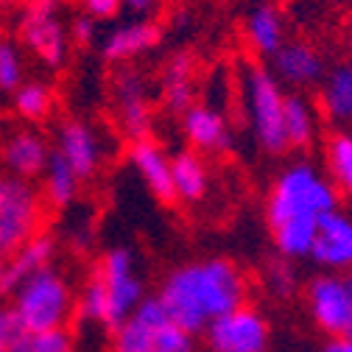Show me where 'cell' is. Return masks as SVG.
Instances as JSON below:
<instances>
[{
	"label": "cell",
	"instance_id": "1",
	"mask_svg": "<svg viewBox=\"0 0 352 352\" xmlns=\"http://www.w3.org/2000/svg\"><path fill=\"white\" fill-rule=\"evenodd\" d=\"M157 296L173 324L199 336L212 319L246 305L249 285L232 260L207 257L168 272Z\"/></svg>",
	"mask_w": 352,
	"mask_h": 352
},
{
	"label": "cell",
	"instance_id": "2",
	"mask_svg": "<svg viewBox=\"0 0 352 352\" xmlns=\"http://www.w3.org/2000/svg\"><path fill=\"white\" fill-rule=\"evenodd\" d=\"M336 185L319 173L314 162H294L280 170L266 201V221L272 230L288 221H319L330 210H338Z\"/></svg>",
	"mask_w": 352,
	"mask_h": 352
},
{
	"label": "cell",
	"instance_id": "3",
	"mask_svg": "<svg viewBox=\"0 0 352 352\" xmlns=\"http://www.w3.org/2000/svg\"><path fill=\"white\" fill-rule=\"evenodd\" d=\"M12 311L25 333H45L67 327L70 314L76 311V299L65 274L54 266L25 277L12 294Z\"/></svg>",
	"mask_w": 352,
	"mask_h": 352
},
{
	"label": "cell",
	"instance_id": "4",
	"mask_svg": "<svg viewBox=\"0 0 352 352\" xmlns=\"http://www.w3.org/2000/svg\"><path fill=\"white\" fill-rule=\"evenodd\" d=\"M241 84H243L246 120L254 143L274 157L291 148L285 135V93L274 73L263 65H246Z\"/></svg>",
	"mask_w": 352,
	"mask_h": 352
},
{
	"label": "cell",
	"instance_id": "5",
	"mask_svg": "<svg viewBox=\"0 0 352 352\" xmlns=\"http://www.w3.org/2000/svg\"><path fill=\"white\" fill-rule=\"evenodd\" d=\"M45 199L31 182L12 173L0 176V254L12 257L28 238L39 232Z\"/></svg>",
	"mask_w": 352,
	"mask_h": 352
},
{
	"label": "cell",
	"instance_id": "6",
	"mask_svg": "<svg viewBox=\"0 0 352 352\" xmlns=\"http://www.w3.org/2000/svg\"><path fill=\"white\" fill-rule=\"evenodd\" d=\"M20 45L36 56L48 70H62L70 54V34L62 25L56 6L25 3L20 23H17Z\"/></svg>",
	"mask_w": 352,
	"mask_h": 352
},
{
	"label": "cell",
	"instance_id": "7",
	"mask_svg": "<svg viewBox=\"0 0 352 352\" xmlns=\"http://www.w3.org/2000/svg\"><path fill=\"white\" fill-rule=\"evenodd\" d=\"M107 288V296H109V330L115 333L131 314L135 307L143 302L146 296V288H143V280L138 274V266H135V254L126 246H115L109 249L101 263H98V272H96Z\"/></svg>",
	"mask_w": 352,
	"mask_h": 352
},
{
	"label": "cell",
	"instance_id": "8",
	"mask_svg": "<svg viewBox=\"0 0 352 352\" xmlns=\"http://www.w3.org/2000/svg\"><path fill=\"white\" fill-rule=\"evenodd\" d=\"M269 322L257 307L241 305L207 324L204 341L210 352H269Z\"/></svg>",
	"mask_w": 352,
	"mask_h": 352
},
{
	"label": "cell",
	"instance_id": "9",
	"mask_svg": "<svg viewBox=\"0 0 352 352\" xmlns=\"http://www.w3.org/2000/svg\"><path fill=\"white\" fill-rule=\"evenodd\" d=\"M112 104L120 123V131L131 140H146L151 138L154 129V109H151V93H148V78L138 67H120L112 78Z\"/></svg>",
	"mask_w": 352,
	"mask_h": 352
},
{
	"label": "cell",
	"instance_id": "10",
	"mask_svg": "<svg viewBox=\"0 0 352 352\" xmlns=\"http://www.w3.org/2000/svg\"><path fill=\"white\" fill-rule=\"evenodd\" d=\"M305 299L311 319L327 336H344L352 324V277H341L333 272L319 274L307 283Z\"/></svg>",
	"mask_w": 352,
	"mask_h": 352
},
{
	"label": "cell",
	"instance_id": "11",
	"mask_svg": "<svg viewBox=\"0 0 352 352\" xmlns=\"http://www.w3.org/2000/svg\"><path fill=\"white\" fill-rule=\"evenodd\" d=\"M56 151L67 160L81 182L93 179L104 162V140L98 129L87 120H65L56 131Z\"/></svg>",
	"mask_w": 352,
	"mask_h": 352
},
{
	"label": "cell",
	"instance_id": "12",
	"mask_svg": "<svg viewBox=\"0 0 352 352\" xmlns=\"http://www.w3.org/2000/svg\"><path fill=\"white\" fill-rule=\"evenodd\" d=\"M54 148L48 146V140L34 129H17L3 140L0 146V162L6 165V170L17 179H39L48 168Z\"/></svg>",
	"mask_w": 352,
	"mask_h": 352
},
{
	"label": "cell",
	"instance_id": "13",
	"mask_svg": "<svg viewBox=\"0 0 352 352\" xmlns=\"http://www.w3.org/2000/svg\"><path fill=\"white\" fill-rule=\"evenodd\" d=\"M182 135L193 151L224 154L232 146V126L221 109L210 104H193L182 115Z\"/></svg>",
	"mask_w": 352,
	"mask_h": 352
},
{
	"label": "cell",
	"instance_id": "14",
	"mask_svg": "<svg viewBox=\"0 0 352 352\" xmlns=\"http://www.w3.org/2000/svg\"><path fill=\"white\" fill-rule=\"evenodd\" d=\"M311 260L327 272L352 269V218L330 210L319 218V238L314 243Z\"/></svg>",
	"mask_w": 352,
	"mask_h": 352
},
{
	"label": "cell",
	"instance_id": "15",
	"mask_svg": "<svg viewBox=\"0 0 352 352\" xmlns=\"http://www.w3.org/2000/svg\"><path fill=\"white\" fill-rule=\"evenodd\" d=\"M129 162L138 170V176L143 179V185L148 188V193L162 201V204H173L176 201V190H173V173H170V157L165 154V148L146 138L131 143L129 148Z\"/></svg>",
	"mask_w": 352,
	"mask_h": 352
},
{
	"label": "cell",
	"instance_id": "16",
	"mask_svg": "<svg viewBox=\"0 0 352 352\" xmlns=\"http://www.w3.org/2000/svg\"><path fill=\"white\" fill-rule=\"evenodd\" d=\"M272 73L280 84L288 87H311L324 78V59L307 42H285L272 56Z\"/></svg>",
	"mask_w": 352,
	"mask_h": 352
},
{
	"label": "cell",
	"instance_id": "17",
	"mask_svg": "<svg viewBox=\"0 0 352 352\" xmlns=\"http://www.w3.org/2000/svg\"><path fill=\"white\" fill-rule=\"evenodd\" d=\"M160 42H162V31L157 23H148V20L123 23L101 39V56L112 65H123L154 51Z\"/></svg>",
	"mask_w": 352,
	"mask_h": 352
},
{
	"label": "cell",
	"instance_id": "18",
	"mask_svg": "<svg viewBox=\"0 0 352 352\" xmlns=\"http://www.w3.org/2000/svg\"><path fill=\"white\" fill-rule=\"evenodd\" d=\"M59 252V241L51 232H36L28 238L12 257H6V294H12L25 277L54 266Z\"/></svg>",
	"mask_w": 352,
	"mask_h": 352
},
{
	"label": "cell",
	"instance_id": "19",
	"mask_svg": "<svg viewBox=\"0 0 352 352\" xmlns=\"http://www.w3.org/2000/svg\"><path fill=\"white\" fill-rule=\"evenodd\" d=\"M162 98L173 115H185L196 104L193 87V56L188 51L173 54L162 70Z\"/></svg>",
	"mask_w": 352,
	"mask_h": 352
},
{
	"label": "cell",
	"instance_id": "20",
	"mask_svg": "<svg viewBox=\"0 0 352 352\" xmlns=\"http://www.w3.org/2000/svg\"><path fill=\"white\" fill-rule=\"evenodd\" d=\"M170 173H173V190L176 201L196 204L207 196L210 190V170L207 162L201 160L199 151H179L170 160Z\"/></svg>",
	"mask_w": 352,
	"mask_h": 352
},
{
	"label": "cell",
	"instance_id": "21",
	"mask_svg": "<svg viewBox=\"0 0 352 352\" xmlns=\"http://www.w3.org/2000/svg\"><path fill=\"white\" fill-rule=\"evenodd\" d=\"M246 42L257 56H274L285 45L283 14L272 3H260L246 17Z\"/></svg>",
	"mask_w": 352,
	"mask_h": 352
},
{
	"label": "cell",
	"instance_id": "22",
	"mask_svg": "<svg viewBox=\"0 0 352 352\" xmlns=\"http://www.w3.org/2000/svg\"><path fill=\"white\" fill-rule=\"evenodd\" d=\"M78 188H81V179L76 176V170L54 148L48 168L42 173V199H45V204L54 210H67L78 199Z\"/></svg>",
	"mask_w": 352,
	"mask_h": 352
},
{
	"label": "cell",
	"instance_id": "23",
	"mask_svg": "<svg viewBox=\"0 0 352 352\" xmlns=\"http://www.w3.org/2000/svg\"><path fill=\"white\" fill-rule=\"evenodd\" d=\"M322 109L330 120L352 126V59L330 70L322 84Z\"/></svg>",
	"mask_w": 352,
	"mask_h": 352
},
{
	"label": "cell",
	"instance_id": "24",
	"mask_svg": "<svg viewBox=\"0 0 352 352\" xmlns=\"http://www.w3.org/2000/svg\"><path fill=\"white\" fill-rule=\"evenodd\" d=\"M319 131L316 107L302 96H285V135L291 148H311Z\"/></svg>",
	"mask_w": 352,
	"mask_h": 352
},
{
	"label": "cell",
	"instance_id": "25",
	"mask_svg": "<svg viewBox=\"0 0 352 352\" xmlns=\"http://www.w3.org/2000/svg\"><path fill=\"white\" fill-rule=\"evenodd\" d=\"M324 160L330 182L352 196V131H336L324 143Z\"/></svg>",
	"mask_w": 352,
	"mask_h": 352
},
{
	"label": "cell",
	"instance_id": "26",
	"mask_svg": "<svg viewBox=\"0 0 352 352\" xmlns=\"http://www.w3.org/2000/svg\"><path fill=\"white\" fill-rule=\"evenodd\" d=\"M12 109L25 123H42L54 112V93L45 81H25L12 96Z\"/></svg>",
	"mask_w": 352,
	"mask_h": 352
},
{
	"label": "cell",
	"instance_id": "27",
	"mask_svg": "<svg viewBox=\"0 0 352 352\" xmlns=\"http://www.w3.org/2000/svg\"><path fill=\"white\" fill-rule=\"evenodd\" d=\"M76 314L84 322H93V324H101V327L109 330V322H112V316H109V296H107V288H104L98 274H93L90 280H87L84 291L78 294Z\"/></svg>",
	"mask_w": 352,
	"mask_h": 352
},
{
	"label": "cell",
	"instance_id": "28",
	"mask_svg": "<svg viewBox=\"0 0 352 352\" xmlns=\"http://www.w3.org/2000/svg\"><path fill=\"white\" fill-rule=\"evenodd\" d=\"M157 327L146 324L131 314L115 333H112V352H151L154 349Z\"/></svg>",
	"mask_w": 352,
	"mask_h": 352
},
{
	"label": "cell",
	"instance_id": "29",
	"mask_svg": "<svg viewBox=\"0 0 352 352\" xmlns=\"http://www.w3.org/2000/svg\"><path fill=\"white\" fill-rule=\"evenodd\" d=\"M9 352H76L73 336L67 327L59 330H45V333H20L12 341Z\"/></svg>",
	"mask_w": 352,
	"mask_h": 352
},
{
	"label": "cell",
	"instance_id": "30",
	"mask_svg": "<svg viewBox=\"0 0 352 352\" xmlns=\"http://www.w3.org/2000/svg\"><path fill=\"white\" fill-rule=\"evenodd\" d=\"M25 84V59L14 39H0V93L14 96Z\"/></svg>",
	"mask_w": 352,
	"mask_h": 352
},
{
	"label": "cell",
	"instance_id": "31",
	"mask_svg": "<svg viewBox=\"0 0 352 352\" xmlns=\"http://www.w3.org/2000/svg\"><path fill=\"white\" fill-rule=\"evenodd\" d=\"M263 285L269 288V294H274V296H280V299L294 296V294H296V285H299L294 263L285 260V257L272 260L269 266H266V272H263Z\"/></svg>",
	"mask_w": 352,
	"mask_h": 352
},
{
	"label": "cell",
	"instance_id": "32",
	"mask_svg": "<svg viewBox=\"0 0 352 352\" xmlns=\"http://www.w3.org/2000/svg\"><path fill=\"white\" fill-rule=\"evenodd\" d=\"M154 352H196V336L168 322L154 336Z\"/></svg>",
	"mask_w": 352,
	"mask_h": 352
},
{
	"label": "cell",
	"instance_id": "33",
	"mask_svg": "<svg viewBox=\"0 0 352 352\" xmlns=\"http://www.w3.org/2000/svg\"><path fill=\"white\" fill-rule=\"evenodd\" d=\"M67 34H70V42L73 45H81V48H87V45H93V42L98 39V20H93L90 14H76L73 20H70V25H67Z\"/></svg>",
	"mask_w": 352,
	"mask_h": 352
},
{
	"label": "cell",
	"instance_id": "34",
	"mask_svg": "<svg viewBox=\"0 0 352 352\" xmlns=\"http://www.w3.org/2000/svg\"><path fill=\"white\" fill-rule=\"evenodd\" d=\"M23 333L14 311H12V305H3L0 302V352H9L12 349V341Z\"/></svg>",
	"mask_w": 352,
	"mask_h": 352
},
{
	"label": "cell",
	"instance_id": "35",
	"mask_svg": "<svg viewBox=\"0 0 352 352\" xmlns=\"http://www.w3.org/2000/svg\"><path fill=\"white\" fill-rule=\"evenodd\" d=\"M123 9V0H81V12L93 20H115Z\"/></svg>",
	"mask_w": 352,
	"mask_h": 352
},
{
	"label": "cell",
	"instance_id": "36",
	"mask_svg": "<svg viewBox=\"0 0 352 352\" xmlns=\"http://www.w3.org/2000/svg\"><path fill=\"white\" fill-rule=\"evenodd\" d=\"M157 3L160 0H123V9H129L131 14H151Z\"/></svg>",
	"mask_w": 352,
	"mask_h": 352
},
{
	"label": "cell",
	"instance_id": "37",
	"mask_svg": "<svg viewBox=\"0 0 352 352\" xmlns=\"http://www.w3.org/2000/svg\"><path fill=\"white\" fill-rule=\"evenodd\" d=\"M319 352H352V338H346V336H330L327 344Z\"/></svg>",
	"mask_w": 352,
	"mask_h": 352
},
{
	"label": "cell",
	"instance_id": "38",
	"mask_svg": "<svg viewBox=\"0 0 352 352\" xmlns=\"http://www.w3.org/2000/svg\"><path fill=\"white\" fill-rule=\"evenodd\" d=\"M6 294V257L0 254V296Z\"/></svg>",
	"mask_w": 352,
	"mask_h": 352
},
{
	"label": "cell",
	"instance_id": "39",
	"mask_svg": "<svg viewBox=\"0 0 352 352\" xmlns=\"http://www.w3.org/2000/svg\"><path fill=\"white\" fill-rule=\"evenodd\" d=\"M25 3H42V6H56L59 9L62 0H25Z\"/></svg>",
	"mask_w": 352,
	"mask_h": 352
},
{
	"label": "cell",
	"instance_id": "40",
	"mask_svg": "<svg viewBox=\"0 0 352 352\" xmlns=\"http://www.w3.org/2000/svg\"><path fill=\"white\" fill-rule=\"evenodd\" d=\"M17 3H23V0H0V6H3V9H12V6H17Z\"/></svg>",
	"mask_w": 352,
	"mask_h": 352
},
{
	"label": "cell",
	"instance_id": "41",
	"mask_svg": "<svg viewBox=\"0 0 352 352\" xmlns=\"http://www.w3.org/2000/svg\"><path fill=\"white\" fill-rule=\"evenodd\" d=\"M344 336H346V338H352V324L346 327V333H344Z\"/></svg>",
	"mask_w": 352,
	"mask_h": 352
},
{
	"label": "cell",
	"instance_id": "42",
	"mask_svg": "<svg viewBox=\"0 0 352 352\" xmlns=\"http://www.w3.org/2000/svg\"><path fill=\"white\" fill-rule=\"evenodd\" d=\"M349 3H352V0H349Z\"/></svg>",
	"mask_w": 352,
	"mask_h": 352
}]
</instances>
